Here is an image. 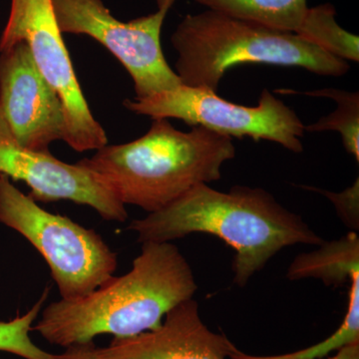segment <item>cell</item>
<instances>
[{
	"mask_svg": "<svg viewBox=\"0 0 359 359\" xmlns=\"http://www.w3.org/2000/svg\"><path fill=\"white\" fill-rule=\"evenodd\" d=\"M311 188V187H309ZM327 196L330 202L334 203L335 209L339 212L340 218L346 222L351 228H358V203H359V182L358 178L354 182L351 188L346 189L341 193L328 192L311 188Z\"/></svg>",
	"mask_w": 359,
	"mask_h": 359,
	"instance_id": "ac0fdd59",
	"label": "cell"
},
{
	"mask_svg": "<svg viewBox=\"0 0 359 359\" xmlns=\"http://www.w3.org/2000/svg\"><path fill=\"white\" fill-rule=\"evenodd\" d=\"M235 344L203 323L198 302H181L159 327L130 337H114L95 347L96 359H226Z\"/></svg>",
	"mask_w": 359,
	"mask_h": 359,
	"instance_id": "8fae6325",
	"label": "cell"
},
{
	"mask_svg": "<svg viewBox=\"0 0 359 359\" xmlns=\"http://www.w3.org/2000/svg\"><path fill=\"white\" fill-rule=\"evenodd\" d=\"M59 30L88 35L119 60L133 79L135 98H145L181 85L168 65L161 45V32L176 0H157L149 15L123 22L102 0H51Z\"/></svg>",
	"mask_w": 359,
	"mask_h": 359,
	"instance_id": "52a82bcc",
	"label": "cell"
},
{
	"mask_svg": "<svg viewBox=\"0 0 359 359\" xmlns=\"http://www.w3.org/2000/svg\"><path fill=\"white\" fill-rule=\"evenodd\" d=\"M124 106L135 114L152 119H178L230 138L249 137L255 141L275 142L294 153L304 150V123L268 89L262 91L255 107L224 100L211 89L182 84L145 98L125 100Z\"/></svg>",
	"mask_w": 359,
	"mask_h": 359,
	"instance_id": "8992f818",
	"label": "cell"
},
{
	"mask_svg": "<svg viewBox=\"0 0 359 359\" xmlns=\"http://www.w3.org/2000/svg\"><path fill=\"white\" fill-rule=\"evenodd\" d=\"M282 94H304L311 97H325L337 102V109L325 117L320 118L314 124L304 126V131H337L341 135L342 143L349 154L359 161V95L358 92L325 88L316 91L299 92L294 90L280 89Z\"/></svg>",
	"mask_w": 359,
	"mask_h": 359,
	"instance_id": "9a60e30c",
	"label": "cell"
},
{
	"mask_svg": "<svg viewBox=\"0 0 359 359\" xmlns=\"http://www.w3.org/2000/svg\"><path fill=\"white\" fill-rule=\"evenodd\" d=\"M208 9L231 18L295 33L308 11V0H196Z\"/></svg>",
	"mask_w": 359,
	"mask_h": 359,
	"instance_id": "4fadbf2b",
	"label": "cell"
},
{
	"mask_svg": "<svg viewBox=\"0 0 359 359\" xmlns=\"http://www.w3.org/2000/svg\"><path fill=\"white\" fill-rule=\"evenodd\" d=\"M48 294L49 287H46L39 302H35L27 313L9 321H0V351L15 354L25 359H69L68 349L62 354L49 353L39 348L29 337Z\"/></svg>",
	"mask_w": 359,
	"mask_h": 359,
	"instance_id": "2e32d148",
	"label": "cell"
},
{
	"mask_svg": "<svg viewBox=\"0 0 359 359\" xmlns=\"http://www.w3.org/2000/svg\"><path fill=\"white\" fill-rule=\"evenodd\" d=\"M231 359H304V358H292L287 356V354H280V355L271 356H257L250 355V354L243 353L240 349L233 346L231 349L230 356ZM323 359V358H318ZM327 359H359V342L349 344L337 351V354L332 358Z\"/></svg>",
	"mask_w": 359,
	"mask_h": 359,
	"instance_id": "d6986e66",
	"label": "cell"
},
{
	"mask_svg": "<svg viewBox=\"0 0 359 359\" xmlns=\"http://www.w3.org/2000/svg\"><path fill=\"white\" fill-rule=\"evenodd\" d=\"M0 174L13 181L25 182L35 202L71 201L88 205L106 221L125 222L128 218L122 204L95 175L86 168L67 164L50 152L23 147L14 138L0 116Z\"/></svg>",
	"mask_w": 359,
	"mask_h": 359,
	"instance_id": "9c48e42d",
	"label": "cell"
},
{
	"mask_svg": "<svg viewBox=\"0 0 359 359\" xmlns=\"http://www.w3.org/2000/svg\"><path fill=\"white\" fill-rule=\"evenodd\" d=\"M320 249L299 255L287 271L290 280L314 278L327 285H342L351 282L359 271V238L351 231L340 240L323 242Z\"/></svg>",
	"mask_w": 359,
	"mask_h": 359,
	"instance_id": "7c38bea8",
	"label": "cell"
},
{
	"mask_svg": "<svg viewBox=\"0 0 359 359\" xmlns=\"http://www.w3.org/2000/svg\"><path fill=\"white\" fill-rule=\"evenodd\" d=\"M355 342H359V271L351 276L348 308L340 327L323 342L295 353L285 354L292 358H323L328 353L339 351L342 347Z\"/></svg>",
	"mask_w": 359,
	"mask_h": 359,
	"instance_id": "e0dca14e",
	"label": "cell"
},
{
	"mask_svg": "<svg viewBox=\"0 0 359 359\" xmlns=\"http://www.w3.org/2000/svg\"><path fill=\"white\" fill-rule=\"evenodd\" d=\"M0 223L39 250L62 299L84 297L114 276L117 255L99 233L42 209L1 174Z\"/></svg>",
	"mask_w": 359,
	"mask_h": 359,
	"instance_id": "5b68a950",
	"label": "cell"
},
{
	"mask_svg": "<svg viewBox=\"0 0 359 359\" xmlns=\"http://www.w3.org/2000/svg\"><path fill=\"white\" fill-rule=\"evenodd\" d=\"M192 269L172 243H144L124 276L84 297L42 311L32 332L53 346L86 344L101 334L130 337L159 327L166 314L197 292Z\"/></svg>",
	"mask_w": 359,
	"mask_h": 359,
	"instance_id": "6da1fadb",
	"label": "cell"
},
{
	"mask_svg": "<svg viewBox=\"0 0 359 359\" xmlns=\"http://www.w3.org/2000/svg\"><path fill=\"white\" fill-rule=\"evenodd\" d=\"M335 13L332 4L309 7L294 34L334 57L358 62V36L340 27Z\"/></svg>",
	"mask_w": 359,
	"mask_h": 359,
	"instance_id": "5bb4252c",
	"label": "cell"
},
{
	"mask_svg": "<svg viewBox=\"0 0 359 359\" xmlns=\"http://www.w3.org/2000/svg\"><path fill=\"white\" fill-rule=\"evenodd\" d=\"M95 347V344L92 341L86 344L68 347L66 349L69 351V359H96L94 354Z\"/></svg>",
	"mask_w": 359,
	"mask_h": 359,
	"instance_id": "ffe728a7",
	"label": "cell"
},
{
	"mask_svg": "<svg viewBox=\"0 0 359 359\" xmlns=\"http://www.w3.org/2000/svg\"><path fill=\"white\" fill-rule=\"evenodd\" d=\"M235 156L230 137L201 126L180 131L168 119H153L137 140L107 144L77 164L95 175L122 204L151 214L195 186L218 181L222 167Z\"/></svg>",
	"mask_w": 359,
	"mask_h": 359,
	"instance_id": "3957f363",
	"label": "cell"
},
{
	"mask_svg": "<svg viewBox=\"0 0 359 359\" xmlns=\"http://www.w3.org/2000/svg\"><path fill=\"white\" fill-rule=\"evenodd\" d=\"M178 52L175 72L182 85L217 92L224 73L240 65L301 67L320 75L341 76L348 63L294 33L278 32L208 9L188 14L171 36Z\"/></svg>",
	"mask_w": 359,
	"mask_h": 359,
	"instance_id": "277c9868",
	"label": "cell"
},
{
	"mask_svg": "<svg viewBox=\"0 0 359 359\" xmlns=\"http://www.w3.org/2000/svg\"><path fill=\"white\" fill-rule=\"evenodd\" d=\"M0 116L23 147L48 152L53 142L65 139L62 102L23 41L0 51Z\"/></svg>",
	"mask_w": 359,
	"mask_h": 359,
	"instance_id": "30bf717a",
	"label": "cell"
},
{
	"mask_svg": "<svg viewBox=\"0 0 359 359\" xmlns=\"http://www.w3.org/2000/svg\"><path fill=\"white\" fill-rule=\"evenodd\" d=\"M128 230L142 244L195 233L216 236L235 250L233 282L241 287L285 248L325 242L266 190L244 186L221 192L200 184L164 209L134 219Z\"/></svg>",
	"mask_w": 359,
	"mask_h": 359,
	"instance_id": "7a4b0ae2",
	"label": "cell"
},
{
	"mask_svg": "<svg viewBox=\"0 0 359 359\" xmlns=\"http://www.w3.org/2000/svg\"><path fill=\"white\" fill-rule=\"evenodd\" d=\"M20 41L28 45L40 74L62 102L66 124L63 141L79 153L107 145L105 130L92 114L78 83L51 0H11L8 20L0 36V51Z\"/></svg>",
	"mask_w": 359,
	"mask_h": 359,
	"instance_id": "ba28073f",
	"label": "cell"
}]
</instances>
